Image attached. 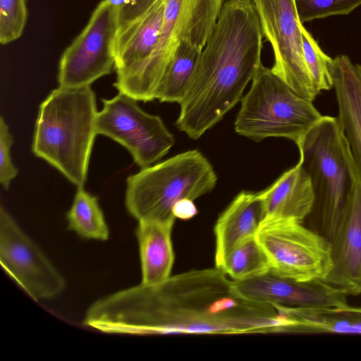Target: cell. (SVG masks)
Segmentation results:
<instances>
[{
    "label": "cell",
    "instance_id": "ba28073f",
    "mask_svg": "<svg viewBox=\"0 0 361 361\" xmlns=\"http://www.w3.org/2000/svg\"><path fill=\"white\" fill-rule=\"evenodd\" d=\"M157 47L142 74L137 101L155 99L163 73L181 40L203 49L217 21L223 0H164Z\"/></svg>",
    "mask_w": 361,
    "mask_h": 361
},
{
    "label": "cell",
    "instance_id": "d6986e66",
    "mask_svg": "<svg viewBox=\"0 0 361 361\" xmlns=\"http://www.w3.org/2000/svg\"><path fill=\"white\" fill-rule=\"evenodd\" d=\"M274 306L289 322L290 332L361 334V307Z\"/></svg>",
    "mask_w": 361,
    "mask_h": 361
},
{
    "label": "cell",
    "instance_id": "ac0fdd59",
    "mask_svg": "<svg viewBox=\"0 0 361 361\" xmlns=\"http://www.w3.org/2000/svg\"><path fill=\"white\" fill-rule=\"evenodd\" d=\"M259 194L266 217L303 223L313 209L314 197L311 180L299 162Z\"/></svg>",
    "mask_w": 361,
    "mask_h": 361
},
{
    "label": "cell",
    "instance_id": "5b68a950",
    "mask_svg": "<svg viewBox=\"0 0 361 361\" xmlns=\"http://www.w3.org/2000/svg\"><path fill=\"white\" fill-rule=\"evenodd\" d=\"M216 181L208 159L197 149L189 150L128 176L126 208L139 222L173 226L176 204L210 192Z\"/></svg>",
    "mask_w": 361,
    "mask_h": 361
},
{
    "label": "cell",
    "instance_id": "cb8c5ba5",
    "mask_svg": "<svg viewBox=\"0 0 361 361\" xmlns=\"http://www.w3.org/2000/svg\"><path fill=\"white\" fill-rule=\"evenodd\" d=\"M302 48L305 60L317 92L329 90L333 87L329 63L333 59L326 55L311 34L302 26Z\"/></svg>",
    "mask_w": 361,
    "mask_h": 361
},
{
    "label": "cell",
    "instance_id": "ffe728a7",
    "mask_svg": "<svg viewBox=\"0 0 361 361\" xmlns=\"http://www.w3.org/2000/svg\"><path fill=\"white\" fill-rule=\"evenodd\" d=\"M173 226L139 222L136 229L142 268V283L152 285L170 277L174 261Z\"/></svg>",
    "mask_w": 361,
    "mask_h": 361
},
{
    "label": "cell",
    "instance_id": "8fae6325",
    "mask_svg": "<svg viewBox=\"0 0 361 361\" xmlns=\"http://www.w3.org/2000/svg\"><path fill=\"white\" fill-rule=\"evenodd\" d=\"M263 35L274 54L271 71L300 97L313 102L319 93L307 68L294 0H252Z\"/></svg>",
    "mask_w": 361,
    "mask_h": 361
},
{
    "label": "cell",
    "instance_id": "d4e9b609",
    "mask_svg": "<svg viewBox=\"0 0 361 361\" xmlns=\"http://www.w3.org/2000/svg\"><path fill=\"white\" fill-rule=\"evenodd\" d=\"M27 0H0V42L9 44L22 35L27 20Z\"/></svg>",
    "mask_w": 361,
    "mask_h": 361
},
{
    "label": "cell",
    "instance_id": "e0dca14e",
    "mask_svg": "<svg viewBox=\"0 0 361 361\" xmlns=\"http://www.w3.org/2000/svg\"><path fill=\"white\" fill-rule=\"evenodd\" d=\"M265 217L259 192L244 190L237 195L219 215L214 226L215 267H219L238 245L255 237Z\"/></svg>",
    "mask_w": 361,
    "mask_h": 361
},
{
    "label": "cell",
    "instance_id": "484cf974",
    "mask_svg": "<svg viewBox=\"0 0 361 361\" xmlns=\"http://www.w3.org/2000/svg\"><path fill=\"white\" fill-rule=\"evenodd\" d=\"M300 23L334 15H345L358 6L361 0H294Z\"/></svg>",
    "mask_w": 361,
    "mask_h": 361
},
{
    "label": "cell",
    "instance_id": "7a4b0ae2",
    "mask_svg": "<svg viewBox=\"0 0 361 361\" xmlns=\"http://www.w3.org/2000/svg\"><path fill=\"white\" fill-rule=\"evenodd\" d=\"M262 30L252 0L223 2L180 105L177 128L197 140L243 98L261 62Z\"/></svg>",
    "mask_w": 361,
    "mask_h": 361
},
{
    "label": "cell",
    "instance_id": "603a6c76",
    "mask_svg": "<svg viewBox=\"0 0 361 361\" xmlns=\"http://www.w3.org/2000/svg\"><path fill=\"white\" fill-rule=\"evenodd\" d=\"M216 268L233 281H241L269 271L270 264L255 236L232 250Z\"/></svg>",
    "mask_w": 361,
    "mask_h": 361
},
{
    "label": "cell",
    "instance_id": "9a60e30c",
    "mask_svg": "<svg viewBox=\"0 0 361 361\" xmlns=\"http://www.w3.org/2000/svg\"><path fill=\"white\" fill-rule=\"evenodd\" d=\"M332 269L324 279L345 295L361 294V181L330 240Z\"/></svg>",
    "mask_w": 361,
    "mask_h": 361
},
{
    "label": "cell",
    "instance_id": "4316f807",
    "mask_svg": "<svg viewBox=\"0 0 361 361\" xmlns=\"http://www.w3.org/2000/svg\"><path fill=\"white\" fill-rule=\"evenodd\" d=\"M13 137L3 117L0 119V183L7 190L11 181L18 174V169L13 164L10 150Z\"/></svg>",
    "mask_w": 361,
    "mask_h": 361
},
{
    "label": "cell",
    "instance_id": "7c38bea8",
    "mask_svg": "<svg viewBox=\"0 0 361 361\" xmlns=\"http://www.w3.org/2000/svg\"><path fill=\"white\" fill-rule=\"evenodd\" d=\"M0 262L5 271L35 301L56 297L65 288L63 276L2 206Z\"/></svg>",
    "mask_w": 361,
    "mask_h": 361
},
{
    "label": "cell",
    "instance_id": "277c9868",
    "mask_svg": "<svg viewBox=\"0 0 361 361\" xmlns=\"http://www.w3.org/2000/svg\"><path fill=\"white\" fill-rule=\"evenodd\" d=\"M296 145L314 192L310 216L330 241L361 181L357 166L337 117L322 116Z\"/></svg>",
    "mask_w": 361,
    "mask_h": 361
},
{
    "label": "cell",
    "instance_id": "9c48e42d",
    "mask_svg": "<svg viewBox=\"0 0 361 361\" xmlns=\"http://www.w3.org/2000/svg\"><path fill=\"white\" fill-rule=\"evenodd\" d=\"M102 101L103 109L97 115V133L123 146L142 169L161 159L173 145V135L162 119L145 112L135 99L118 92Z\"/></svg>",
    "mask_w": 361,
    "mask_h": 361
},
{
    "label": "cell",
    "instance_id": "4fadbf2b",
    "mask_svg": "<svg viewBox=\"0 0 361 361\" xmlns=\"http://www.w3.org/2000/svg\"><path fill=\"white\" fill-rule=\"evenodd\" d=\"M164 8V0H157L144 15L117 32L114 85L135 100L142 74L159 42Z\"/></svg>",
    "mask_w": 361,
    "mask_h": 361
},
{
    "label": "cell",
    "instance_id": "6da1fadb",
    "mask_svg": "<svg viewBox=\"0 0 361 361\" xmlns=\"http://www.w3.org/2000/svg\"><path fill=\"white\" fill-rule=\"evenodd\" d=\"M84 325L109 334H243L288 332L275 306L238 295L221 269L192 270L98 300Z\"/></svg>",
    "mask_w": 361,
    "mask_h": 361
},
{
    "label": "cell",
    "instance_id": "30bf717a",
    "mask_svg": "<svg viewBox=\"0 0 361 361\" xmlns=\"http://www.w3.org/2000/svg\"><path fill=\"white\" fill-rule=\"evenodd\" d=\"M118 23L108 0L93 11L86 26L64 50L59 63V87L78 88L109 75L115 68Z\"/></svg>",
    "mask_w": 361,
    "mask_h": 361
},
{
    "label": "cell",
    "instance_id": "44dd1931",
    "mask_svg": "<svg viewBox=\"0 0 361 361\" xmlns=\"http://www.w3.org/2000/svg\"><path fill=\"white\" fill-rule=\"evenodd\" d=\"M203 49L181 40L168 63L155 92L161 102H182Z\"/></svg>",
    "mask_w": 361,
    "mask_h": 361
},
{
    "label": "cell",
    "instance_id": "2e32d148",
    "mask_svg": "<svg viewBox=\"0 0 361 361\" xmlns=\"http://www.w3.org/2000/svg\"><path fill=\"white\" fill-rule=\"evenodd\" d=\"M335 90L338 120L348 140L361 180V66L345 55L329 63Z\"/></svg>",
    "mask_w": 361,
    "mask_h": 361
},
{
    "label": "cell",
    "instance_id": "52a82bcc",
    "mask_svg": "<svg viewBox=\"0 0 361 361\" xmlns=\"http://www.w3.org/2000/svg\"><path fill=\"white\" fill-rule=\"evenodd\" d=\"M256 238L269 259L270 272L278 276L324 280L332 269L329 240L303 223L266 217Z\"/></svg>",
    "mask_w": 361,
    "mask_h": 361
},
{
    "label": "cell",
    "instance_id": "5bb4252c",
    "mask_svg": "<svg viewBox=\"0 0 361 361\" xmlns=\"http://www.w3.org/2000/svg\"><path fill=\"white\" fill-rule=\"evenodd\" d=\"M240 296L255 302L290 307H343L348 305L344 293L322 279L298 281L269 271L259 276L233 281Z\"/></svg>",
    "mask_w": 361,
    "mask_h": 361
},
{
    "label": "cell",
    "instance_id": "f1b7e54d",
    "mask_svg": "<svg viewBox=\"0 0 361 361\" xmlns=\"http://www.w3.org/2000/svg\"><path fill=\"white\" fill-rule=\"evenodd\" d=\"M173 212L176 218L187 220L196 215L197 210L193 200L183 199L176 204Z\"/></svg>",
    "mask_w": 361,
    "mask_h": 361
},
{
    "label": "cell",
    "instance_id": "8992f818",
    "mask_svg": "<svg viewBox=\"0 0 361 361\" xmlns=\"http://www.w3.org/2000/svg\"><path fill=\"white\" fill-rule=\"evenodd\" d=\"M240 101L235 131L255 142L275 137L296 144L322 117L312 101L298 95L262 64Z\"/></svg>",
    "mask_w": 361,
    "mask_h": 361
},
{
    "label": "cell",
    "instance_id": "3957f363",
    "mask_svg": "<svg viewBox=\"0 0 361 361\" xmlns=\"http://www.w3.org/2000/svg\"><path fill=\"white\" fill-rule=\"evenodd\" d=\"M97 105L90 86L59 87L40 104L32 149L78 187L87 179L97 135Z\"/></svg>",
    "mask_w": 361,
    "mask_h": 361
},
{
    "label": "cell",
    "instance_id": "7402d4cb",
    "mask_svg": "<svg viewBox=\"0 0 361 361\" xmlns=\"http://www.w3.org/2000/svg\"><path fill=\"white\" fill-rule=\"evenodd\" d=\"M68 229L87 239L106 240L109 231L97 198L78 187L70 210L66 214Z\"/></svg>",
    "mask_w": 361,
    "mask_h": 361
},
{
    "label": "cell",
    "instance_id": "83f0119b",
    "mask_svg": "<svg viewBox=\"0 0 361 361\" xmlns=\"http://www.w3.org/2000/svg\"><path fill=\"white\" fill-rule=\"evenodd\" d=\"M116 13L118 30L144 15L157 0H108Z\"/></svg>",
    "mask_w": 361,
    "mask_h": 361
}]
</instances>
